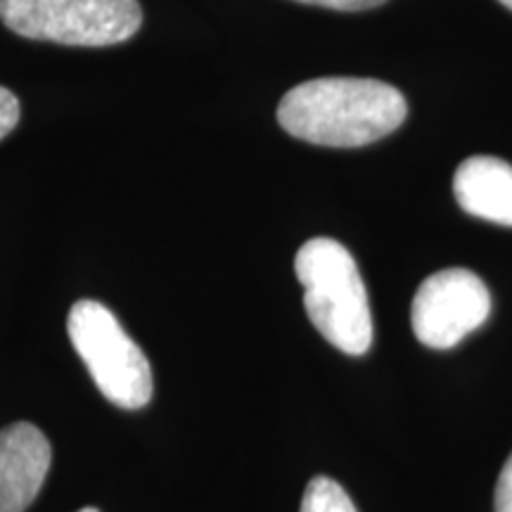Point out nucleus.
Masks as SVG:
<instances>
[{"mask_svg": "<svg viewBox=\"0 0 512 512\" xmlns=\"http://www.w3.org/2000/svg\"><path fill=\"white\" fill-rule=\"evenodd\" d=\"M406 114L399 88L356 76L299 83L278 105V121L290 136L323 147L370 145L394 133Z\"/></svg>", "mask_w": 512, "mask_h": 512, "instance_id": "1", "label": "nucleus"}, {"mask_svg": "<svg viewBox=\"0 0 512 512\" xmlns=\"http://www.w3.org/2000/svg\"><path fill=\"white\" fill-rule=\"evenodd\" d=\"M294 273L313 328L342 354H366L373 344V313L349 249L337 240L313 238L294 256Z\"/></svg>", "mask_w": 512, "mask_h": 512, "instance_id": "2", "label": "nucleus"}, {"mask_svg": "<svg viewBox=\"0 0 512 512\" xmlns=\"http://www.w3.org/2000/svg\"><path fill=\"white\" fill-rule=\"evenodd\" d=\"M67 335L107 401L126 411L150 403L155 389L150 361L105 304L76 302L67 316Z\"/></svg>", "mask_w": 512, "mask_h": 512, "instance_id": "3", "label": "nucleus"}, {"mask_svg": "<svg viewBox=\"0 0 512 512\" xmlns=\"http://www.w3.org/2000/svg\"><path fill=\"white\" fill-rule=\"evenodd\" d=\"M0 19L17 36L62 46H117L143 24L138 0H0Z\"/></svg>", "mask_w": 512, "mask_h": 512, "instance_id": "4", "label": "nucleus"}, {"mask_svg": "<svg viewBox=\"0 0 512 512\" xmlns=\"http://www.w3.org/2000/svg\"><path fill=\"white\" fill-rule=\"evenodd\" d=\"M491 313L484 280L467 268H444L418 287L411 306L415 337L430 349H451L482 328Z\"/></svg>", "mask_w": 512, "mask_h": 512, "instance_id": "5", "label": "nucleus"}, {"mask_svg": "<svg viewBox=\"0 0 512 512\" xmlns=\"http://www.w3.org/2000/svg\"><path fill=\"white\" fill-rule=\"evenodd\" d=\"M53 448L31 422H12L0 430V512H24L46 482Z\"/></svg>", "mask_w": 512, "mask_h": 512, "instance_id": "6", "label": "nucleus"}, {"mask_svg": "<svg viewBox=\"0 0 512 512\" xmlns=\"http://www.w3.org/2000/svg\"><path fill=\"white\" fill-rule=\"evenodd\" d=\"M453 192L467 214L512 226V166L498 157L465 159L453 176Z\"/></svg>", "mask_w": 512, "mask_h": 512, "instance_id": "7", "label": "nucleus"}, {"mask_svg": "<svg viewBox=\"0 0 512 512\" xmlns=\"http://www.w3.org/2000/svg\"><path fill=\"white\" fill-rule=\"evenodd\" d=\"M299 512H358L347 491L330 477H313L306 486Z\"/></svg>", "mask_w": 512, "mask_h": 512, "instance_id": "8", "label": "nucleus"}, {"mask_svg": "<svg viewBox=\"0 0 512 512\" xmlns=\"http://www.w3.org/2000/svg\"><path fill=\"white\" fill-rule=\"evenodd\" d=\"M19 114H22V107H19L17 95L0 86V140L15 131V126L19 124Z\"/></svg>", "mask_w": 512, "mask_h": 512, "instance_id": "9", "label": "nucleus"}, {"mask_svg": "<svg viewBox=\"0 0 512 512\" xmlns=\"http://www.w3.org/2000/svg\"><path fill=\"white\" fill-rule=\"evenodd\" d=\"M496 512H512V453L505 460L496 484Z\"/></svg>", "mask_w": 512, "mask_h": 512, "instance_id": "10", "label": "nucleus"}, {"mask_svg": "<svg viewBox=\"0 0 512 512\" xmlns=\"http://www.w3.org/2000/svg\"><path fill=\"white\" fill-rule=\"evenodd\" d=\"M297 3L318 5V8L342 10V12H358V10H373L377 5L387 3V0H297Z\"/></svg>", "mask_w": 512, "mask_h": 512, "instance_id": "11", "label": "nucleus"}, {"mask_svg": "<svg viewBox=\"0 0 512 512\" xmlns=\"http://www.w3.org/2000/svg\"><path fill=\"white\" fill-rule=\"evenodd\" d=\"M79 512H100V510L98 508H81Z\"/></svg>", "mask_w": 512, "mask_h": 512, "instance_id": "12", "label": "nucleus"}, {"mask_svg": "<svg viewBox=\"0 0 512 512\" xmlns=\"http://www.w3.org/2000/svg\"><path fill=\"white\" fill-rule=\"evenodd\" d=\"M501 3L505 5V8H510V10H512V0H501Z\"/></svg>", "mask_w": 512, "mask_h": 512, "instance_id": "13", "label": "nucleus"}]
</instances>
